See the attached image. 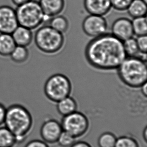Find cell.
<instances>
[{
	"mask_svg": "<svg viewBox=\"0 0 147 147\" xmlns=\"http://www.w3.org/2000/svg\"><path fill=\"white\" fill-rule=\"evenodd\" d=\"M29 56V52L27 47L18 45H16L10 55L12 61L18 64L25 63L28 59Z\"/></svg>",
	"mask_w": 147,
	"mask_h": 147,
	"instance_id": "20",
	"label": "cell"
},
{
	"mask_svg": "<svg viewBox=\"0 0 147 147\" xmlns=\"http://www.w3.org/2000/svg\"><path fill=\"white\" fill-rule=\"evenodd\" d=\"M84 7L90 15L104 16L111 10L110 0H84Z\"/></svg>",
	"mask_w": 147,
	"mask_h": 147,
	"instance_id": "12",
	"label": "cell"
},
{
	"mask_svg": "<svg viewBox=\"0 0 147 147\" xmlns=\"http://www.w3.org/2000/svg\"><path fill=\"white\" fill-rule=\"evenodd\" d=\"M16 15L18 24L30 30L36 29L50 18L45 16L39 1L30 0L21 6L17 7Z\"/></svg>",
	"mask_w": 147,
	"mask_h": 147,
	"instance_id": "5",
	"label": "cell"
},
{
	"mask_svg": "<svg viewBox=\"0 0 147 147\" xmlns=\"http://www.w3.org/2000/svg\"><path fill=\"white\" fill-rule=\"evenodd\" d=\"M134 34L136 36L147 35V21L146 16L133 18L131 21Z\"/></svg>",
	"mask_w": 147,
	"mask_h": 147,
	"instance_id": "21",
	"label": "cell"
},
{
	"mask_svg": "<svg viewBox=\"0 0 147 147\" xmlns=\"http://www.w3.org/2000/svg\"><path fill=\"white\" fill-rule=\"evenodd\" d=\"M49 25L52 28L62 34L67 31L69 24L67 19L62 15H58L52 17L49 21Z\"/></svg>",
	"mask_w": 147,
	"mask_h": 147,
	"instance_id": "19",
	"label": "cell"
},
{
	"mask_svg": "<svg viewBox=\"0 0 147 147\" xmlns=\"http://www.w3.org/2000/svg\"><path fill=\"white\" fill-rule=\"evenodd\" d=\"M115 147H140L138 142L129 136H122L117 139Z\"/></svg>",
	"mask_w": 147,
	"mask_h": 147,
	"instance_id": "24",
	"label": "cell"
},
{
	"mask_svg": "<svg viewBox=\"0 0 147 147\" xmlns=\"http://www.w3.org/2000/svg\"><path fill=\"white\" fill-rule=\"evenodd\" d=\"M36 1H39V0H36Z\"/></svg>",
	"mask_w": 147,
	"mask_h": 147,
	"instance_id": "35",
	"label": "cell"
},
{
	"mask_svg": "<svg viewBox=\"0 0 147 147\" xmlns=\"http://www.w3.org/2000/svg\"><path fill=\"white\" fill-rule=\"evenodd\" d=\"M71 82L67 76L61 74H54L47 80L44 86L46 97L50 101L57 102L70 96L71 93Z\"/></svg>",
	"mask_w": 147,
	"mask_h": 147,
	"instance_id": "6",
	"label": "cell"
},
{
	"mask_svg": "<svg viewBox=\"0 0 147 147\" xmlns=\"http://www.w3.org/2000/svg\"><path fill=\"white\" fill-rule=\"evenodd\" d=\"M70 147H92L88 142L85 141L76 142Z\"/></svg>",
	"mask_w": 147,
	"mask_h": 147,
	"instance_id": "30",
	"label": "cell"
},
{
	"mask_svg": "<svg viewBox=\"0 0 147 147\" xmlns=\"http://www.w3.org/2000/svg\"><path fill=\"white\" fill-rule=\"evenodd\" d=\"M143 137L144 139L145 140L146 142H147V127H146L145 129L143 130Z\"/></svg>",
	"mask_w": 147,
	"mask_h": 147,
	"instance_id": "33",
	"label": "cell"
},
{
	"mask_svg": "<svg viewBox=\"0 0 147 147\" xmlns=\"http://www.w3.org/2000/svg\"><path fill=\"white\" fill-rule=\"evenodd\" d=\"M17 144L14 134L4 126H0V147H14Z\"/></svg>",
	"mask_w": 147,
	"mask_h": 147,
	"instance_id": "18",
	"label": "cell"
},
{
	"mask_svg": "<svg viewBox=\"0 0 147 147\" xmlns=\"http://www.w3.org/2000/svg\"><path fill=\"white\" fill-rule=\"evenodd\" d=\"M141 88V92L144 96L145 98L147 97V82L145 84H144L143 86H142L140 88Z\"/></svg>",
	"mask_w": 147,
	"mask_h": 147,
	"instance_id": "32",
	"label": "cell"
},
{
	"mask_svg": "<svg viewBox=\"0 0 147 147\" xmlns=\"http://www.w3.org/2000/svg\"><path fill=\"white\" fill-rule=\"evenodd\" d=\"M84 54L90 65L103 71L117 69L127 57L123 41L109 33L93 38L86 46Z\"/></svg>",
	"mask_w": 147,
	"mask_h": 147,
	"instance_id": "1",
	"label": "cell"
},
{
	"mask_svg": "<svg viewBox=\"0 0 147 147\" xmlns=\"http://www.w3.org/2000/svg\"><path fill=\"white\" fill-rule=\"evenodd\" d=\"M39 3L45 16L51 18L61 13L65 7V0H39Z\"/></svg>",
	"mask_w": 147,
	"mask_h": 147,
	"instance_id": "13",
	"label": "cell"
},
{
	"mask_svg": "<svg viewBox=\"0 0 147 147\" xmlns=\"http://www.w3.org/2000/svg\"><path fill=\"white\" fill-rule=\"evenodd\" d=\"M12 37L16 45L27 47L34 39L32 30L23 26H19L12 33Z\"/></svg>",
	"mask_w": 147,
	"mask_h": 147,
	"instance_id": "14",
	"label": "cell"
},
{
	"mask_svg": "<svg viewBox=\"0 0 147 147\" xmlns=\"http://www.w3.org/2000/svg\"><path fill=\"white\" fill-rule=\"evenodd\" d=\"M13 4L15 5L17 7L21 6L23 4L26 3L27 2L29 1L30 0H11Z\"/></svg>",
	"mask_w": 147,
	"mask_h": 147,
	"instance_id": "31",
	"label": "cell"
},
{
	"mask_svg": "<svg viewBox=\"0 0 147 147\" xmlns=\"http://www.w3.org/2000/svg\"><path fill=\"white\" fill-rule=\"evenodd\" d=\"M19 26L16 10L11 6H0V33L12 34Z\"/></svg>",
	"mask_w": 147,
	"mask_h": 147,
	"instance_id": "9",
	"label": "cell"
},
{
	"mask_svg": "<svg viewBox=\"0 0 147 147\" xmlns=\"http://www.w3.org/2000/svg\"><path fill=\"white\" fill-rule=\"evenodd\" d=\"M24 147H49L47 143L43 140H32L28 142Z\"/></svg>",
	"mask_w": 147,
	"mask_h": 147,
	"instance_id": "28",
	"label": "cell"
},
{
	"mask_svg": "<svg viewBox=\"0 0 147 147\" xmlns=\"http://www.w3.org/2000/svg\"><path fill=\"white\" fill-rule=\"evenodd\" d=\"M4 125L16 137L17 144L21 143L32 131L33 119L24 105L15 103L7 108Z\"/></svg>",
	"mask_w": 147,
	"mask_h": 147,
	"instance_id": "2",
	"label": "cell"
},
{
	"mask_svg": "<svg viewBox=\"0 0 147 147\" xmlns=\"http://www.w3.org/2000/svg\"><path fill=\"white\" fill-rule=\"evenodd\" d=\"M111 8L119 12H123L127 10L133 0H110Z\"/></svg>",
	"mask_w": 147,
	"mask_h": 147,
	"instance_id": "26",
	"label": "cell"
},
{
	"mask_svg": "<svg viewBox=\"0 0 147 147\" xmlns=\"http://www.w3.org/2000/svg\"><path fill=\"white\" fill-rule=\"evenodd\" d=\"M33 39L38 49L48 54L59 52L65 44L63 34L55 30L49 25H44L38 28Z\"/></svg>",
	"mask_w": 147,
	"mask_h": 147,
	"instance_id": "4",
	"label": "cell"
},
{
	"mask_svg": "<svg viewBox=\"0 0 147 147\" xmlns=\"http://www.w3.org/2000/svg\"><path fill=\"white\" fill-rule=\"evenodd\" d=\"M62 128L63 131L69 134L75 138L84 135L90 127V121L84 113L76 111L63 117Z\"/></svg>",
	"mask_w": 147,
	"mask_h": 147,
	"instance_id": "7",
	"label": "cell"
},
{
	"mask_svg": "<svg viewBox=\"0 0 147 147\" xmlns=\"http://www.w3.org/2000/svg\"><path fill=\"white\" fill-rule=\"evenodd\" d=\"M56 108L58 113L62 117H64L76 111L78 103L76 99L68 96L57 102Z\"/></svg>",
	"mask_w": 147,
	"mask_h": 147,
	"instance_id": "15",
	"label": "cell"
},
{
	"mask_svg": "<svg viewBox=\"0 0 147 147\" xmlns=\"http://www.w3.org/2000/svg\"><path fill=\"white\" fill-rule=\"evenodd\" d=\"M117 138L111 132H105L99 136L98 140V147H115Z\"/></svg>",
	"mask_w": 147,
	"mask_h": 147,
	"instance_id": "23",
	"label": "cell"
},
{
	"mask_svg": "<svg viewBox=\"0 0 147 147\" xmlns=\"http://www.w3.org/2000/svg\"><path fill=\"white\" fill-rule=\"evenodd\" d=\"M76 138L65 131H62L58 139L57 143L60 147H70L75 142Z\"/></svg>",
	"mask_w": 147,
	"mask_h": 147,
	"instance_id": "25",
	"label": "cell"
},
{
	"mask_svg": "<svg viewBox=\"0 0 147 147\" xmlns=\"http://www.w3.org/2000/svg\"><path fill=\"white\" fill-rule=\"evenodd\" d=\"M111 34L122 41L133 37L134 32L131 20L121 17L113 22L111 26Z\"/></svg>",
	"mask_w": 147,
	"mask_h": 147,
	"instance_id": "11",
	"label": "cell"
},
{
	"mask_svg": "<svg viewBox=\"0 0 147 147\" xmlns=\"http://www.w3.org/2000/svg\"><path fill=\"white\" fill-rule=\"evenodd\" d=\"M123 48L127 57L138 56L140 53L136 39L131 37L123 41Z\"/></svg>",
	"mask_w": 147,
	"mask_h": 147,
	"instance_id": "22",
	"label": "cell"
},
{
	"mask_svg": "<svg viewBox=\"0 0 147 147\" xmlns=\"http://www.w3.org/2000/svg\"><path fill=\"white\" fill-rule=\"evenodd\" d=\"M117 74L125 86L139 88L147 82L146 58L127 57L117 69Z\"/></svg>",
	"mask_w": 147,
	"mask_h": 147,
	"instance_id": "3",
	"label": "cell"
},
{
	"mask_svg": "<svg viewBox=\"0 0 147 147\" xmlns=\"http://www.w3.org/2000/svg\"><path fill=\"white\" fill-rule=\"evenodd\" d=\"M7 108L3 103L0 102V126L4 124V121L6 117Z\"/></svg>",
	"mask_w": 147,
	"mask_h": 147,
	"instance_id": "29",
	"label": "cell"
},
{
	"mask_svg": "<svg viewBox=\"0 0 147 147\" xmlns=\"http://www.w3.org/2000/svg\"><path fill=\"white\" fill-rule=\"evenodd\" d=\"M62 131L61 123L56 119H50L42 123L40 128V136L46 143H56Z\"/></svg>",
	"mask_w": 147,
	"mask_h": 147,
	"instance_id": "10",
	"label": "cell"
},
{
	"mask_svg": "<svg viewBox=\"0 0 147 147\" xmlns=\"http://www.w3.org/2000/svg\"><path fill=\"white\" fill-rule=\"evenodd\" d=\"M127 11L132 18L145 17L147 14V3L143 0H133Z\"/></svg>",
	"mask_w": 147,
	"mask_h": 147,
	"instance_id": "17",
	"label": "cell"
},
{
	"mask_svg": "<svg viewBox=\"0 0 147 147\" xmlns=\"http://www.w3.org/2000/svg\"><path fill=\"white\" fill-rule=\"evenodd\" d=\"M136 41L140 52L141 54H146L147 50V35L138 36Z\"/></svg>",
	"mask_w": 147,
	"mask_h": 147,
	"instance_id": "27",
	"label": "cell"
},
{
	"mask_svg": "<svg viewBox=\"0 0 147 147\" xmlns=\"http://www.w3.org/2000/svg\"><path fill=\"white\" fill-rule=\"evenodd\" d=\"M107 21L104 16L90 14L84 18L82 24L84 33L92 38L107 33Z\"/></svg>",
	"mask_w": 147,
	"mask_h": 147,
	"instance_id": "8",
	"label": "cell"
},
{
	"mask_svg": "<svg viewBox=\"0 0 147 147\" xmlns=\"http://www.w3.org/2000/svg\"><path fill=\"white\" fill-rule=\"evenodd\" d=\"M143 1L144 2H145L147 3V0H143Z\"/></svg>",
	"mask_w": 147,
	"mask_h": 147,
	"instance_id": "34",
	"label": "cell"
},
{
	"mask_svg": "<svg viewBox=\"0 0 147 147\" xmlns=\"http://www.w3.org/2000/svg\"><path fill=\"white\" fill-rule=\"evenodd\" d=\"M16 46L11 34L0 33V56H10Z\"/></svg>",
	"mask_w": 147,
	"mask_h": 147,
	"instance_id": "16",
	"label": "cell"
}]
</instances>
